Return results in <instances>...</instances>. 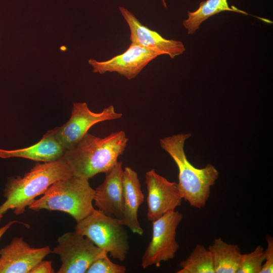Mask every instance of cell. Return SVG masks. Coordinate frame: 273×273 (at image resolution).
Masks as SVG:
<instances>
[{
	"label": "cell",
	"instance_id": "obj_1",
	"mask_svg": "<svg viewBox=\"0 0 273 273\" xmlns=\"http://www.w3.org/2000/svg\"><path fill=\"white\" fill-rule=\"evenodd\" d=\"M127 142L123 130L104 138L87 132L74 146L65 151L63 158L73 176L89 179L111 169L125 151Z\"/></svg>",
	"mask_w": 273,
	"mask_h": 273
},
{
	"label": "cell",
	"instance_id": "obj_2",
	"mask_svg": "<svg viewBox=\"0 0 273 273\" xmlns=\"http://www.w3.org/2000/svg\"><path fill=\"white\" fill-rule=\"evenodd\" d=\"M72 176L63 157L52 162L37 163L23 176L9 178L4 191L6 200L0 206V213L4 214L12 209L16 215L23 214L26 207L53 184Z\"/></svg>",
	"mask_w": 273,
	"mask_h": 273
},
{
	"label": "cell",
	"instance_id": "obj_3",
	"mask_svg": "<svg viewBox=\"0 0 273 273\" xmlns=\"http://www.w3.org/2000/svg\"><path fill=\"white\" fill-rule=\"evenodd\" d=\"M190 133H181L163 138L160 145L172 158L178 170V188L185 201L196 208L203 207L209 198L211 187L215 184L219 173L209 163L197 168L188 160L184 151Z\"/></svg>",
	"mask_w": 273,
	"mask_h": 273
},
{
	"label": "cell",
	"instance_id": "obj_4",
	"mask_svg": "<svg viewBox=\"0 0 273 273\" xmlns=\"http://www.w3.org/2000/svg\"><path fill=\"white\" fill-rule=\"evenodd\" d=\"M35 199L28 208L38 211L64 212L71 216L76 222L88 215L95 209V190L91 187L88 179L72 176L53 184L42 194Z\"/></svg>",
	"mask_w": 273,
	"mask_h": 273
},
{
	"label": "cell",
	"instance_id": "obj_5",
	"mask_svg": "<svg viewBox=\"0 0 273 273\" xmlns=\"http://www.w3.org/2000/svg\"><path fill=\"white\" fill-rule=\"evenodd\" d=\"M119 219L98 209L76 222L75 232L91 240L114 259L124 261L129 250L127 231Z\"/></svg>",
	"mask_w": 273,
	"mask_h": 273
},
{
	"label": "cell",
	"instance_id": "obj_6",
	"mask_svg": "<svg viewBox=\"0 0 273 273\" xmlns=\"http://www.w3.org/2000/svg\"><path fill=\"white\" fill-rule=\"evenodd\" d=\"M183 215L177 211L167 213L152 221V235L142 257L141 266L145 269L172 259L179 245L176 241V229Z\"/></svg>",
	"mask_w": 273,
	"mask_h": 273
},
{
	"label": "cell",
	"instance_id": "obj_7",
	"mask_svg": "<svg viewBox=\"0 0 273 273\" xmlns=\"http://www.w3.org/2000/svg\"><path fill=\"white\" fill-rule=\"evenodd\" d=\"M52 253L60 256L61 265L58 273H85L97 259L108 255L87 237L75 232H67L58 238Z\"/></svg>",
	"mask_w": 273,
	"mask_h": 273
},
{
	"label": "cell",
	"instance_id": "obj_8",
	"mask_svg": "<svg viewBox=\"0 0 273 273\" xmlns=\"http://www.w3.org/2000/svg\"><path fill=\"white\" fill-rule=\"evenodd\" d=\"M113 105L98 113L92 111L87 104L74 103L68 121L60 127L51 129L54 136L65 151L74 146L95 124L102 121L121 118Z\"/></svg>",
	"mask_w": 273,
	"mask_h": 273
},
{
	"label": "cell",
	"instance_id": "obj_9",
	"mask_svg": "<svg viewBox=\"0 0 273 273\" xmlns=\"http://www.w3.org/2000/svg\"><path fill=\"white\" fill-rule=\"evenodd\" d=\"M145 183L149 221L152 222L180 206L183 198L175 182L169 181L152 169L146 172Z\"/></svg>",
	"mask_w": 273,
	"mask_h": 273
},
{
	"label": "cell",
	"instance_id": "obj_10",
	"mask_svg": "<svg viewBox=\"0 0 273 273\" xmlns=\"http://www.w3.org/2000/svg\"><path fill=\"white\" fill-rule=\"evenodd\" d=\"M160 55L157 52L131 43L124 52L108 60L99 62L90 59L88 63L93 67L94 72H116L130 80L136 77L150 62Z\"/></svg>",
	"mask_w": 273,
	"mask_h": 273
},
{
	"label": "cell",
	"instance_id": "obj_11",
	"mask_svg": "<svg viewBox=\"0 0 273 273\" xmlns=\"http://www.w3.org/2000/svg\"><path fill=\"white\" fill-rule=\"evenodd\" d=\"M51 253L48 246L32 247L22 237H15L0 249V273H29Z\"/></svg>",
	"mask_w": 273,
	"mask_h": 273
},
{
	"label": "cell",
	"instance_id": "obj_12",
	"mask_svg": "<svg viewBox=\"0 0 273 273\" xmlns=\"http://www.w3.org/2000/svg\"><path fill=\"white\" fill-rule=\"evenodd\" d=\"M119 9L129 27L131 43L157 52L161 55H167L172 59L185 51V46L181 41L164 38L157 32L142 24L134 14L125 8L119 7Z\"/></svg>",
	"mask_w": 273,
	"mask_h": 273
},
{
	"label": "cell",
	"instance_id": "obj_13",
	"mask_svg": "<svg viewBox=\"0 0 273 273\" xmlns=\"http://www.w3.org/2000/svg\"><path fill=\"white\" fill-rule=\"evenodd\" d=\"M105 174L103 182L95 190V205L105 214L120 220L123 214L122 162L118 161Z\"/></svg>",
	"mask_w": 273,
	"mask_h": 273
},
{
	"label": "cell",
	"instance_id": "obj_14",
	"mask_svg": "<svg viewBox=\"0 0 273 273\" xmlns=\"http://www.w3.org/2000/svg\"><path fill=\"white\" fill-rule=\"evenodd\" d=\"M123 214L121 223L139 235L144 232L138 220V212L144 200V195L137 173L126 166L123 169Z\"/></svg>",
	"mask_w": 273,
	"mask_h": 273
},
{
	"label": "cell",
	"instance_id": "obj_15",
	"mask_svg": "<svg viewBox=\"0 0 273 273\" xmlns=\"http://www.w3.org/2000/svg\"><path fill=\"white\" fill-rule=\"evenodd\" d=\"M65 152L64 148L50 130L32 146L10 150L0 149V158L20 157L37 162H49L62 158Z\"/></svg>",
	"mask_w": 273,
	"mask_h": 273
},
{
	"label": "cell",
	"instance_id": "obj_16",
	"mask_svg": "<svg viewBox=\"0 0 273 273\" xmlns=\"http://www.w3.org/2000/svg\"><path fill=\"white\" fill-rule=\"evenodd\" d=\"M215 273H237L242 255L239 246L229 244L220 238L209 246Z\"/></svg>",
	"mask_w": 273,
	"mask_h": 273
},
{
	"label": "cell",
	"instance_id": "obj_17",
	"mask_svg": "<svg viewBox=\"0 0 273 273\" xmlns=\"http://www.w3.org/2000/svg\"><path fill=\"white\" fill-rule=\"evenodd\" d=\"M223 11H232L244 15L248 14L236 7L231 8L228 0H206L201 2L193 12L188 11V18L183 22L188 34L194 33L200 25L209 17Z\"/></svg>",
	"mask_w": 273,
	"mask_h": 273
},
{
	"label": "cell",
	"instance_id": "obj_18",
	"mask_svg": "<svg viewBox=\"0 0 273 273\" xmlns=\"http://www.w3.org/2000/svg\"><path fill=\"white\" fill-rule=\"evenodd\" d=\"M177 273H215L211 252L197 244L188 257L182 261Z\"/></svg>",
	"mask_w": 273,
	"mask_h": 273
},
{
	"label": "cell",
	"instance_id": "obj_19",
	"mask_svg": "<svg viewBox=\"0 0 273 273\" xmlns=\"http://www.w3.org/2000/svg\"><path fill=\"white\" fill-rule=\"evenodd\" d=\"M264 251L258 245L253 251L242 254L237 273H260L264 261Z\"/></svg>",
	"mask_w": 273,
	"mask_h": 273
},
{
	"label": "cell",
	"instance_id": "obj_20",
	"mask_svg": "<svg viewBox=\"0 0 273 273\" xmlns=\"http://www.w3.org/2000/svg\"><path fill=\"white\" fill-rule=\"evenodd\" d=\"M126 271L125 266L113 262L106 255L95 260L85 273H125Z\"/></svg>",
	"mask_w": 273,
	"mask_h": 273
},
{
	"label": "cell",
	"instance_id": "obj_21",
	"mask_svg": "<svg viewBox=\"0 0 273 273\" xmlns=\"http://www.w3.org/2000/svg\"><path fill=\"white\" fill-rule=\"evenodd\" d=\"M267 243V248L264 251V261L260 273L273 272V238L268 235H266Z\"/></svg>",
	"mask_w": 273,
	"mask_h": 273
},
{
	"label": "cell",
	"instance_id": "obj_22",
	"mask_svg": "<svg viewBox=\"0 0 273 273\" xmlns=\"http://www.w3.org/2000/svg\"><path fill=\"white\" fill-rule=\"evenodd\" d=\"M52 261L41 260L30 270L29 273H54Z\"/></svg>",
	"mask_w": 273,
	"mask_h": 273
},
{
	"label": "cell",
	"instance_id": "obj_23",
	"mask_svg": "<svg viewBox=\"0 0 273 273\" xmlns=\"http://www.w3.org/2000/svg\"><path fill=\"white\" fill-rule=\"evenodd\" d=\"M15 223H21L25 224L23 222H21L16 220H12L8 222L6 224L0 228V239L4 234L7 231V230L14 224Z\"/></svg>",
	"mask_w": 273,
	"mask_h": 273
},
{
	"label": "cell",
	"instance_id": "obj_24",
	"mask_svg": "<svg viewBox=\"0 0 273 273\" xmlns=\"http://www.w3.org/2000/svg\"><path fill=\"white\" fill-rule=\"evenodd\" d=\"M162 3H163V5L164 7L166 8L167 6H166V2H165V0H162Z\"/></svg>",
	"mask_w": 273,
	"mask_h": 273
},
{
	"label": "cell",
	"instance_id": "obj_25",
	"mask_svg": "<svg viewBox=\"0 0 273 273\" xmlns=\"http://www.w3.org/2000/svg\"><path fill=\"white\" fill-rule=\"evenodd\" d=\"M3 217V214L2 213H0V221L2 220Z\"/></svg>",
	"mask_w": 273,
	"mask_h": 273
}]
</instances>
